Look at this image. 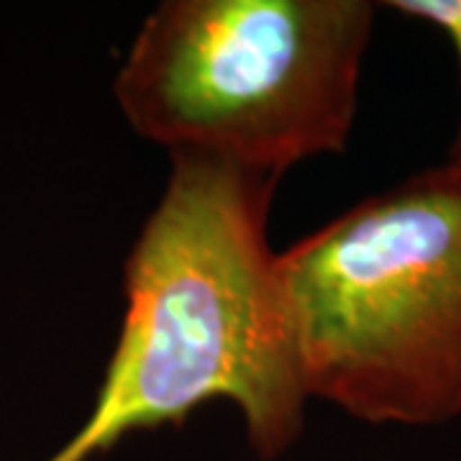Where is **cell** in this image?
Returning a JSON list of instances; mask_svg holds the SVG:
<instances>
[{
    "instance_id": "obj_1",
    "label": "cell",
    "mask_w": 461,
    "mask_h": 461,
    "mask_svg": "<svg viewBox=\"0 0 461 461\" xmlns=\"http://www.w3.org/2000/svg\"><path fill=\"white\" fill-rule=\"evenodd\" d=\"M169 177L126 262L123 329L80 430L47 461H90L205 402L241 411L259 459L303 433L308 393L267 221L275 175L169 151Z\"/></svg>"
},
{
    "instance_id": "obj_2",
    "label": "cell",
    "mask_w": 461,
    "mask_h": 461,
    "mask_svg": "<svg viewBox=\"0 0 461 461\" xmlns=\"http://www.w3.org/2000/svg\"><path fill=\"white\" fill-rule=\"evenodd\" d=\"M308 397L364 423L461 415V167L420 172L277 254Z\"/></svg>"
},
{
    "instance_id": "obj_3",
    "label": "cell",
    "mask_w": 461,
    "mask_h": 461,
    "mask_svg": "<svg viewBox=\"0 0 461 461\" xmlns=\"http://www.w3.org/2000/svg\"><path fill=\"white\" fill-rule=\"evenodd\" d=\"M372 26L366 0H167L136 33L115 100L169 151L282 177L346 149Z\"/></svg>"
},
{
    "instance_id": "obj_4",
    "label": "cell",
    "mask_w": 461,
    "mask_h": 461,
    "mask_svg": "<svg viewBox=\"0 0 461 461\" xmlns=\"http://www.w3.org/2000/svg\"><path fill=\"white\" fill-rule=\"evenodd\" d=\"M387 8H393L402 16L415 18L436 26L451 41V47L456 51V62H459V80H461V0H393L384 3ZM448 162H461V121L454 144L448 151Z\"/></svg>"
},
{
    "instance_id": "obj_5",
    "label": "cell",
    "mask_w": 461,
    "mask_h": 461,
    "mask_svg": "<svg viewBox=\"0 0 461 461\" xmlns=\"http://www.w3.org/2000/svg\"><path fill=\"white\" fill-rule=\"evenodd\" d=\"M448 165H456V167H461V162H448Z\"/></svg>"
}]
</instances>
